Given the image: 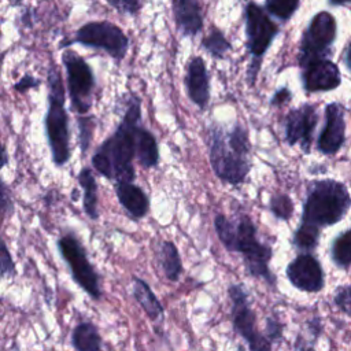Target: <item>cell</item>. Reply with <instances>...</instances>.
<instances>
[{"mask_svg": "<svg viewBox=\"0 0 351 351\" xmlns=\"http://www.w3.org/2000/svg\"><path fill=\"white\" fill-rule=\"evenodd\" d=\"M140 99L132 95L122 122L115 133L97 148L92 165L103 177L117 182H133V156L137 155V133L140 129Z\"/></svg>", "mask_w": 351, "mask_h": 351, "instance_id": "6da1fadb", "label": "cell"}, {"mask_svg": "<svg viewBox=\"0 0 351 351\" xmlns=\"http://www.w3.org/2000/svg\"><path fill=\"white\" fill-rule=\"evenodd\" d=\"M214 228L228 251L241 254L250 276L263 278L269 285H276V276L269 269L273 256L271 247L258 240L256 226L248 215H241L233 223L223 214H217Z\"/></svg>", "mask_w": 351, "mask_h": 351, "instance_id": "7a4b0ae2", "label": "cell"}, {"mask_svg": "<svg viewBox=\"0 0 351 351\" xmlns=\"http://www.w3.org/2000/svg\"><path fill=\"white\" fill-rule=\"evenodd\" d=\"M208 155L211 167L221 181L232 185L243 182L251 167L247 130L240 123L229 132L214 128L210 133Z\"/></svg>", "mask_w": 351, "mask_h": 351, "instance_id": "3957f363", "label": "cell"}, {"mask_svg": "<svg viewBox=\"0 0 351 351\" xmlns=\"http://www.w3.org/2000/svg\"><path fill=\"white\" fill-rule=\"evenodd\" d=\"M351 196L347 188L335 180L315 181L303 206L302 223L318 229L340 222L348 213Z\"/></svg>", "mask_w": 351, "mask_h": 351, "instance_id": "277c9868", "label": "cell"}, {"mask_svg": "<svg viewBox=\"0 0 351 351\" xmlns=\"http://www.w3.org/2000/svg\"><path fill=\"white\" fill-rule=\"evenodd\" d=\"M48 111L45 115V132L51 148L52 162L56 166H63L70 158V137H69V117L64 108V86L59 69L51 66L48 74Z\"/></svg>", "mask_w": 351, "mask_h": 351, "instance_id": "5b68a950", "label": "cell"}, {"mask_svg": "<svg viewBox=\"0 0 351 351\" xmlns=\"http://www.w3.org/2000/svg\"><path fill=\"white\" fill-rule=\"evenodd\" d=\"M244 15L247 47L254 58L248 70V80L251 84H254L261 64L259 59L265 55L273 38L277 36L278 26L267 16V14L255 1H250L247 4Z\"/></svg>", "mask_w": 351, "mask_h": 351, "instance_id": "8992f818", "label": "cell"}, {"mask_svg": "<svg viewBox=\"0 0 351 351\" xmlns=\"http://www.w3.org/2000/svg\"><path fill=\"white\" fill-rule=\"evenodd\" d=\"M232 302L230 317L236 332L245 340L250 351H271V341L256 326V315L250 306L248 293L243 284H232L228 288Z\"/></svg>", "mask_w": 351, "mask_h": 351, "instance_id": "52a82bcc", "label": "cell"}, {"mask_svg": "<svg viewBox=\"0 0 351 351\" xmlns=\"http://www.w3.org/2000/svg\"><path fill=\"white\" fill-rule=\"evenodd\" d=\"M58 248L62 258L69 265L73 280L86 293H89L92 299H100L101 289L99 274L89 262L86 251L81 241L73 233H67L58 240Z\"/></svg>", "mask_w": 351, "mask_h": 351, "instance_id": "ba28073f", "label": "cell"}, {"mask_svg": "<svg viewBox=\"0 0 351 351\" xmlns=\"http://www.w3.org/2000/svg\"><path fill=\"white\" fill-rule=\"evenodd\" d=\"M62 62L66 69L71 108L80 115H85L92 106V92L95 86L93 73L89 64L70 49L63 52Z\"/></svg>", "mask_w": 351, "mask_h": 351, "instance_id": "9c48e42d", "label": "cell"}, {"mask_svg": "<svg viewBox=\"0 0 351 351\" xmlns=\"http://www.w3.org/2000/svg\"><path fill=\"white\" fill-rule=\"evenodd\" d=\"M74 43L103 49L115 60H122L129 48V40L122 29L107 21L82 25L75 33Z\"/></svg>", "mask_w": 351, "mask_h": 351, "instance_id": "30bf717a", "label": "cell"}, {"mask_svg": "<svg viewBox=\"0 0 351 351\" xmlns=\"http://www.w3.org/2000/svg\"><path fill=\"white\" fill-rule=\"evenodd\" d=\"M336 37V21L326 12H318L310 22L307 30L303 34L300 45V64L307 62L322 59L324 52L335 41Z\"/></svg>", "mask_w": 351, "mask_h": 351, "instance_id": "8fae6325", "label": "cell"}, {"mask_svg": "<svg viewBox=\"0 0 351 351\" xmlns=\"http://www.w3.org/2000/svg\"><path fill=\"white\" fill-rule=\"evenodd\" d=\"M285 274L292 287L302 292L317 293L325 287L324 269L313 254H299L288 263Z\"/></svg>", "mask_w": 351, "mask_h": 351, "instance_id": "7c38bea8", "label": "cell"}, {"mask_svg": "<svg viewBox=\"0 0 351 351\" xmlns=\"http://www.w3.org/2000/svg\"><path fill=\"white\" fill-rule=\"evenodd\" d=\"M317 125L315 108L311 104L292 110L285 119V138L289 145L300 144L304 151H308L313 132Z\"/></svg>", "mask_w": 351, "mask_h": 351, "instance_id": "4fadbf2b", "label": "cell"}, {"mask_svg": "<svg viewBox=\"0 0 351 351\" xmlns=\"http://www.w3.org/2000/svg\"><path fill=\"white\" fill-rule=\"evenodd\" d=\"M303 66V85L307 92L330 90L340 85V71L328 59H315Z\"/></svg>", "mask_w": 351, "mask_h": 351, "instance_id": "5bb4252c", "label": "cell"}, {"mask_svg": "<svg viewBox=\"0 0 351 351\" xmlns=\"http://www.w3.org/2000/svg\"><path fill=\"white\" fill-rule=\"evenodd\" d=\"M344 117L339 104L330 103L325 108V126L318 137V148L329 155L339 151L344 141Z\"/></svg>", "mask_w": 351, "mask_h": 351, "instance_id": "9a60e30c", "label": "cell"}, {"mask_svg": "<svg viewBox=\"0 0 351 351\" xmlns=\"http://www.w3.org/2000/svg\"><path fill=\"white\" fill-rule=\"evenodd\" d=\"M185 88L188 97L199 107L206 108L210 100V82L204 60L195 56L189 60L185 75Z\"/></svg>", "mask_w": 351, "mask_h": 351, "instance_id": "2e32d148", "label": "cell"}, {"mask_svg": "<svg viewBox=\"0 0 351 351\" xmlns=\"http://www.w3.org/2000/svg\"><path fill=\"white\" fill-rule=\"evenodd\" d=\"M115 192L121 206L132 218L140 219L145 217L149 208V200L140 186L133 182H117Z\"/></svg>", "mask_w": 351, "mask_h": 351, "instance_id": "e0dca14e", "label": "cell"}, {"mask_svg": "<svg viewBox=\"0 0 351 351\" xmlns=\"http://www.w3.org/2000/svg\"><path fill=\"white\" fill-rule=\"evenodd\" d=\"M177 26L188 36H196L203 27L199 0H177L174 7Z\"/></svg>", "mask_w": 351, "mask_h": 351, "instance_id": "ac0fdd59", "label": "cell"}, {"mask_svg": "<svg viewBox=\"0 0 351 351\" xmlns=\"http://www.w3.org/2000/svg\"><path fill=\"white\" fill-rule=\"evenodd\" d=\"M132 293H133V298L137 300V303L143 307V310L151 319H158L163 314V307L160 302L158 300V298L155 296V293L144 280L138 277H133Z\"/></svg>", "mask_w": 351, "mask_h": 351, "instance_id": "d6986e66", "label": "cell"}, {"mask_svg": "<svg viewBox=\"0 0 351 351\" xmlns=\"http://www.w3.org/2000/svg\"><path fill=\"white\" fill-rule=\"evenodd\" d=\"M71 343L77 351H103L101 337L92 322H81L73 329Z\"/></svg>", "mask_w": 351, "mask_h": 351, "instance_id": "ffe728a7", "label": "cell"}, {"mask_svg": "<svg viewBox=\"0 0 351 351\" xmlns=\"http://www.w3.org/2000/svg\"><path fill=\"white\" fill-rule=\"evenodd\" d=\"M77 180L84 191V210L90 219H97V184L89 167H82Z\"/></svg>", "mask_w": 351, "mask_h": 351, "instance_id": "44dd1931", "label": "cell"}, {"mask_svg": "<svg viewBox=\"0 0 351 351\" xmlns=\"http://www.w3.org/2000/svg\"><path fill=\"white\" fill-rule=\"evenodd\" d=\"M137 158L145 169L155 167L159 159V149L154 134L141 126L137 133Z\"/></svg>", "mask_w": 351, "mask_h": 351, "instance_id": "7402d4cb", "label": "cell"}, {"mask_svg": "<svg viewBox=\"0 0 351 351\" xmlns=\"http://www.w3.org/2000/svg\"><path fill=\"white\" fill-rule=\"evenodd\" d=\"M330 259L341 270L351 269V228L332 240Z\"/></svg>", "mask_w": 351, "mask_h": 351, "instance_id": "603a6c76", "label": "cell"}, {"mask_svg": "<svg viewBox=\"0 0 351 351\" xmlns=\"http://www.w3.org/2000/svg\"><path fill=\"white\" fill-rule=\"evenodd\" d=\"M159 262L162 265L166 278L170 281H177L181 274L182 265H181V258H180L178 250L171 241H163L160 244Z\"/></svg>", "mask_w": 351, "mask_h": 351, "instance_id": "cb8c5ba5", "label": "cell"}, {"mask_svg": "<svg viewBox=\"0 0 351 351\" xmlns=\"http://www.w3.org/2000/svg\"><path fill=\"white\" fill-rule=\"evenodd\" d=\"M319 233H321V230H319L318 228L300 222L299 228H298V229L295 230V233H293L292 244H293L295 248L299 250L302 254H310V252H313V251L317 248V245H318Z\"/></svg>", "mask_w": 351, "mask_h": 351, "instance_id": "d4e9b609", "label": "cell"}, {"mask_svg": "<svg viewBox=\"0 0 351 351\" xmlns=\"http://www.w3.org/2000/svg\"><path fill=\"white\" fill-rule=\"evenodd\" d=\"M202 45L213 58H217V59L223 58L225 53L232 48L230 43L226 40L223 33L217 27L211 29L210 34L204 37Z\"/></svg>", "mask_w": 351, "mask_h": 351, "instance_id": "484cf974", "label": "cell"}, {"mask_svg": "<svg viewBox=\"0 0 351 351\" xmlns=\"http://www.w3.org/2000/svg\"><path fill=\"white\" fill-rule=\"evenodd\" d=\"M298 7L299 0H266L267 11L282 21L289 19Z\"/></svg>", "mask_w": 351, "mask_h": 351, "instance_id": "4316f807", "label": "cell"}, {"mask_svg": "<svg viewBox=\"0 0 351 351\" xmlns=\"http://www.w3.org/2000/svg\"><path fill=\"white\" fill-rule=\"evenodd\" d=\"M270 210L278 219L288 221L293 214V203L289 196L278 193L270 199Z\"/></svg>", "mask_w": 351, "mask_h": 351, "instance_id": "83f0119b", "label": "cell"}, {"mask_svg": "<svg viewBox=\"0 0 351 351\" xmlns=\"http://www.w3.org/2000/svg\"><path fill=\"white\" fill-rule=\"evenodd\" d=\"M77 123H78V132H80V147L82 154H85L90 145V140L93 136L95 118L92 115H80L77 118Z\"/></svg>", "mask_w": 351, "mask_h": 351, "instance_id": "f1b7e54d", "label": "cell"}, {"mask_svg": "<svg viewBox=\"0 0 351 351\" xmlns=\"http://www.w3.org/2000/svg\"><path fill=\"white\" fill-rule=\"evenodd\" d=\"M333 303L341 313L351 317V284H343L335 289Z\"/></svg>", "mask_w": 351, "mask_h": 351, "instance_id": "f546056e", "label": "cell"}, {"mask_svg": "<svg viewBox=\"0 0 351 351\" xmlns=\"http://www.w3.org/2000/svg\"><path fill=\"white\" fill-rule=\"evenodd\" d=\"M110 5H112L121 14L134 15L140 11L143 5V0H107Z\"/></svg>", "mask_w": 351, "mask_h": 351, "instance_id": "4dcf8cb0", "label": "cell"}, {"mask_svg": "<svg viewBox=\"0 0 351 351\" xmlns=\"http://www.w3.org/2000/svg\"><path fill=\"white\" fill-rule=\"evenodd\" d=\"M0 273L3 277L15 274V265L12 261V256L5 245L4 241H1V252H0Z\"/></svg>", "mask_w": 351, "mask_h": 351, "instance_id": "1f68e13d", "label": "cell"}, {"mask_svg": "<svg viewBox=\"0 0 351 351\" xmlns=\"http://www.w3.org/2000/svg\"><path fill=\"white\" fill-rule=\"evenodd\" d=\"M282 328H284V325L276 317H269L266 319L265 335L267 336V339L271 343L273 341H280L282 339Z\"/></svg>", "mask_w": 351, "mask_h": 351, "instance_id": "d6a6232c", "label": "cell"}, {"mask_svg": "<svg viewBox=\"0 0 351 351\" xmlns=\"http://www.w3.org/2000/svg\"><path fill=\"white\" fill-rule=\"evenodd\" d=\"M40 85V80H37V78H34V77H32V75H29V74H26V75H23L16 84H15V90H18V92H21V93H25L26 90H29V89H32V88H36V86H38Z\"/></svg>", "mask_w": 351, "mask_h": 351, "instance_id": "836d02e7", "label": "cell"}, {"mask_svg": "<svg viewBox=\"0 0 351 351\" xmlns=\"http://www.w3.org/2000/svg\"><path fill=\"white\" fill-rule=\"evenodd\" d=\"M289 99H291L289 90H288L287 88H282V89H280V90H277V92L274 93V96H273V99H271V104H274V106H281V104L287 103Z\"/></svg>", "mask_w": 351, "mask_h": 351, "instance_id": "e575fe53", "label": "cell"}, {"mask_svg": "<svg viewBox=\"0 0 351 351\" xmlns=\"http://www.w3.org/2000/svg\"><path fill=\"white\" fill-rule=\"evenodd\" d=\"M1 208H3V214L5 215L8 211H12V202L8 197L5 185L1 184Z\"/></svg>", "mask_w": 351, "mask_h": 351, "instance_id": "d590c367", "label": "cell"}, {"mask_svg": "<svg viewBox=\"0 0 351 351\" xmlns=\"http://www.w3.org/2000/svg\"><path fill=\"white\" fill-rule=\"evenodd\" d=\"M308 329H310V333L313 335L314 339H317L321 333H322V322L318 317H314L313 319L308 321Z\"/></svg>", "mask_w": 351, "mask_h": 351, "instance_id": "8d00e7d4", "label": "cell"}, {"mask_svg": "<svg viewBox=\"0 0 351 351\" xmlns=\"http://www.w3.org/2000/svg\"><path fill=\"white\" fill-rule=\"evenodd\" d=\"M296 351H315L313 346H308L303 341V339H300V336L296 340Z\"/></svg>", "mask_w": 351, "mask_h": 351, "instance_id": "74e56055", "label": "cell"}, {"mask_svg": "<svg viewBox=\"0 0 351 351\" xmlns=\"http://www.w3.org/2000/svg\"><path fill=\"white\" fill-rule=\"evenodd\" d=\"M344 63L347 69L351 71V43L344 48Z\"/></svg>", "mask_w": 351, "mask_h": 351, "instance_id": "f35d334b", "label": "cell"}, {"mask_svg": "<svg viewBox=\"0 0 351 351\" xmlns=\"http://www.w3.org/2000/svg\"><path fill=\"white\" fill-rule=\"evenodd\" d=\"M329 3L333 5H341L344 3H351V0H329Z\"/></svg>", "mask_w": 351, "mask_h": 351, "instance_id": "ab89813d", "label": "cell"}, {"mask_svg": "<svg viewBox=\"0 0 351 351\" xmlns=\"http://www.w3.org/2000/svg\"><path fill=\"white\" fill-rule=\"evenodd\" d=\"M7 163V151H5V148H3V165H5Z\"/></svg>", "mask_w": 351, "mask_h": 351, "instance_id": "60d3db41", "label": "cell"}, {"mask_svg": "<svg viewBox=\"0 0 351 351\" xmlns=\"http://www.w3.org/2000/svg\"><path fill=\"white\" fill-rule=\"evenodd\" d=\"M10 3L14 5H19L22 3V0H10Z\"/></svg>", "mask_w": 351, "mask_h": 351, "instance_id": "b9f144b4", "label": "cell"}]
</instances>
